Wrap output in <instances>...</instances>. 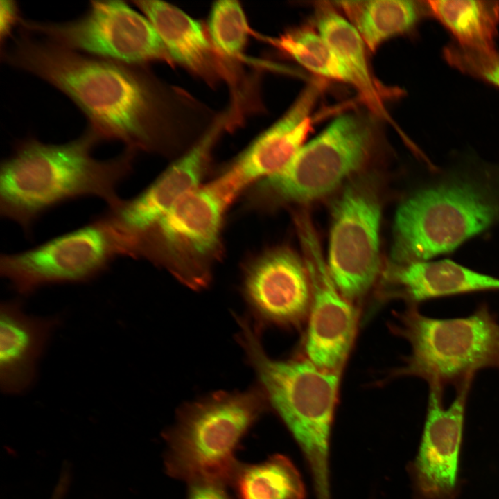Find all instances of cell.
<instances>
[{
  "label": "cell",
  "mask_w": 499,
  "mask_h": 499,
  "mask_svg": "<svg viewBox=\"0 0 499 499\" xmlns=\"http://www.w3.org/2000/svg\"><path fill=\"white\" fill-rule=\"evenodd\" d=\"M1 57L67 96L100 143L119 141L134 153L163 148V95L139 65L83 54L22 31Z\"/></svg>",
  "instance_id": "6da1fadb"
},
{
  "label": "cell",
  "mask_w": 499,
  "mask_h": 499,
  "mask_svg": "<svg viewBox=\"0 0 499 499\" xmlns=\"http://www.w3.org/2000/svg\"><path fill=\"white\" fill-rule=\"evenodd\" d=\"M499 225V162L456 155L429 168L427 179L399 204L394 264L450 254Z\"/></svg>",
  "instance_id": "7a4b0ae2"
},
{
  "label": "cell",
  "mask_w": 499,
  "mask_h": 499,
  "mask_svg": "<svg viewBox=\"0 0 499 499\" xmlns=\"http://www.w3.org/2000/svg\"><path fill=\"white\" fill-rule=\"evenodd\" d=\"M88 129L64 143L33 137L19 141L0 166V215L29 235L46 212L69 201L96 197L107 207L121 200L117 189L132 173L134 152L108 159L93 156L99 143Z\"/></svg>",
  "instance_id": "3957f363"
},
{
  "label": "cell",
  "mask_w": 499,
  "mask_h": 499,
  "mask_svg": "<svg viewBox=\"0 0 499 499\" xmlns=\"http://www.w3.org/2000/svg\"><path fill=\"white\" fill-rule=\"evenodd\" d=\"M238 341L259 380L268 407L301 450L311 474L315 499H331L329 445L340 374L315 366L306 357L270 358L260 329L238 319Z\"/></svg>",
  "instance_id": "277c9868"
},
{
  "label": "cell",
  "mask_w": 499,
  "mask_h": 499,
  "mask_svg": "<svg viewBox=\"0 0 499 499\" xmlns=\"http://www.w3.org/2000/svg\"><path fill=\"white\" fill-rule=\"evenodd\" d=\"M268 408L259 387L217 392L184 405L164 433L167 473L188 484L230 485L240 464L236 457L238 446Z\"/></svg>",
  "instance_id": "5b68a950"
},
{
  "label": "cell",
  "mask_w": 499,
  "mask_h": 499,
  "mask_svg": "<svg viewBox=\"0 0 499 499\" xmlns=\"http://www.w3.org/2000/svg\"><path fill=\"white\" fill-rule=\"evenodd\" d=\"M394 316L390 329L408 342L410 353L393 376L418 377L429 388L457 390L471 385L481 369L499 368V322L486 304L462 317H430L417 306Z\"/></svg>",
  "instance_id": "8992f818"
},
{
  "label": "cell",
  "mask_w": 499,
  "mask_h": 499,
  "mask_svg": "<svg viewBox=\"0 0 499 499\" xmlns=\"http://www.w3.org/2000/svg\"><path fill=\"white\" fill-rule=\"evenodd\" d=\"M228 202L211 184L182 198L133 243L130 256L162 265L193 289L209 283Z\"/></svg>",
  "instance_id": "52a82bcc"
},
{
  "label": "cell",
  "mask_w": 499,
  "mask_h": 499,
  "mask_svg": "<svg viewBox=\"0 0 499 499\" xmlns=\"http://www.w3.org/2000/svg\"><path fill=\"white\" fill-rule=\"evenodd\" d=\"M374 141L373 128L365 119L355 114L339 116L304 145L284 169L259 181L252 200L266 206L322 197L364 164Z\"/></svg>",
  "instance_id": "ba28073f"
},
{
  "label": "cell",
  "mask_w": 499,
  "mask_h": 499,
  "mask_svg": "<svg viewBox=\"0 0 499 499\" xmlns=\"http://www.w3.org/2000/svg\"><path fill=\"white\" fill-rule=\"evenodd\" d=\"M21 30L81 53L131 64L170 60L150 21L123 1H91L65 22L22 19Z\"/></svg>",
  "instance_id": "9c48e42d"
},
{
  "label": "cell",
  "mask_w": 499,
  "mask_h": 499,
  "mask_svg": "<svg viewBox=\"0 0 499 499\" xmlns=\"http://www.w3.org/2000/svg\"><path fill=\"white\" fill-rule=\"evenodd\" d=\"M123 256L120 243L99 215L89 223L26 250L2 254L0 273L26 295L53 283L88 281Z\"/></svg>",
  "instance_id": "30bf717a"
},
{
  "label": "cell",
  "mask_w": 499,
  "mask_h": 499,
  "mask_svg": "<svg viewBox=\"0 0 499 499\" xmlns=\"http://www.w3.org/2000/svg\"><path fill=\"white\" fill-rule=\"evenodd\" d=\"M380 223L379 201L366 184L349 185L334 205L327 266L338 290L353 304L378 274Z\"/></svg>",
  "instance_id": "8fae6325"
},
{
  "label": "cell",
  "mask_w": 499,
  "mask_h": 499,
  "mask_svg": "<svg viewBox=\"0 0 499 499\" xmlns=\"http://www.w3.org/2000/svg\"><path fill=\"white\" fill-rule=\"evenodd\" d=\"M299 234L312 290L306 358L322 369L340 374L355 339L358 310L335 286L316 236L304 220L299 222Z\"/></svg>",
  "instance_id": "7c38bea8"
},
{
  "label": "cell",
  "mask_w": 499,
  "mask_h": 499,
  "mask_svg": "<svg viewBox=\"0 0 499 499\" xmlns=\"http://www.w3.org/2000/svg\"><path fill=\"white\" fill-rule=\"evenodd\" d=\"M222 128V122L216 123L144 190L132 198L121 199L102 213L119 236L127 256L137 238L182 198L199 188Z\"/></svg>",
  "instance_id": "4fadbf2b"
},
{
  "label": "cell",
  "mask_w": 499,
  "mask_h": 499,
  "mask_svg": "<svg viewBox=\"0 0 499 499\" xmlns=\"http://www.w3.org/2000/svg\"><path fill=\"white\" fill-rule=\"evenodd\" d=\"M471 385L456 390L448 407L444 390L430 387L423 435L408 466L416 499H452L456 492L465 409Z\"/></svg>",
  "instance_id": "5bb4252c"
},
{
  "label": "cell",
  "mask_w": 499,
  "mask_h": 499,
  "mask_svg": "<svg viewBox=\"0 0 499 499\" xmlns=\"http://www.w3.org/2000/svg\"><path fill=\"white\" fill-rule=\"evenodd\" d=\"M243 294L257 323L288 327L308 317L312 299L305 264L286 249L269 251L250 265Z\"/></svg>",
  "instance_id": "9a60e30c"
},
{
  "label": "cell",
  "mask_w": 499,
  "mask_h": 499,
  "mask_svg": "<svg viewBox=\"0 0 499 499\" xmlns=\"http://www.w3.org/2000/svg\"><path fill=\"white\" fill-rule=\"evenodd\" d=\"M318 91L316 85L307 87L288 111L212 182L229 202L247 186L279 173L292 161L311 129L310 112Z\"/></svg>",
  "instance_id": "2e32d148"
},
{
  "label": "cell",
  "mask_w": 499,
  "mask_h": 499,
  "mask_svg": "<svg viewBox=\"0 0 499 499\" xmlns=\"http://www.w3.org/2000/svg\"><path fill=\"white\" fill-rule=\"evenodd\" d=\"M485 291H499L498 277L443 259L394 264L385 276L380 295L417 306L437 298Z\"/></svg>",
  "instance_id": "e0dca14e"
},
{
  "label": "cell",
  "mask_w": 499,
  "mask_h": 499,
  "mask_svg": "<svg viewBox=\"0 0 499 499\" xmlns=\"http://www.w3.org/2000/svg\"><path fill=\"white\" fill-rule=\"evenodd\" d=\"M53 324L25 315L17 302L1 305L0 383L5 392H20L31 383Z\"/></svg>",
  "instance_id": "ac0fdd59"
},
{
  "label": "cell",
  "mask_w": 499,
  "mask_h": 499,
  "mask_svg": "<svg viewBox=\"0 0 499 499\" xmlns=\"http://www.w3.org/2000/svg\"><path fill=\"white\" fill-rule=\"evenodd\" d=\"M150 21L170 59L198 74L213 69L214 48L201 24L162 1H132Z\"/></svg>",
  "instance_id": "d6986e66"
},
{
  "label": "cell",
  "mask_w": 499,
  "mask_h": 499,
  "mask_svg": "<svg viewBox=\"0 0 499 499\" xmlns=\"http://www.w3.org/2000/svg\"><path fill=\"white\" fill-rule=\"evenodd\" d=\"M429 14L435 17L464 49L491 52L499 27V1H426Z\"/></svg>",
  "instance_id": "ffe728a7"
},
{
  "label": "cell",
  "mask_w": 499,
  "mask_h": 499,
  "mask_svg": "<svg viewBox=\"0 0 499 499\" xmlns=\"http://www.w3.org/2000/svg\"><path fill=\"white\" fill-rule=\"evenodd\" d=\"M366 46L375 51L384 42L412 29L429 12L426 2L369 0L339 2Z\"/></svg>",
  "instance_id": "44dd1931"
},
{
  "label": "cell",
  "mask_w": 499,
  "mask_h": 499,
  "mask_svg": "<svg viewBox=\"0 0 499 499\" xmlns=\"http://www.w3.org/2000/svg\"><path fill=\"white\" fill-rule=\"evenodd\" d=\"M317 26L319 34L352 74L356 89L367 106L383 116L385 111L369 69L367 46L358 30L349 21L327 6L320 8Z\"/></svg>",
  "instance_id": "7402d4cb"
},
{
  "label": "cell",
  "mask_w": 499,
  "mask_h": 499,
  "mask_svg": "<svg viewBox=\"0 0 499 499\" xmlns=\"http://www.w3.org/2000/svg\"><path fill=\"white\" fill-rule=\"evenodd\" d=\"M230 485L237 499H306L301 476L287 456L275 454L256 464H240Z\"/></svg>",
  "instance_id": "603a6c76"
},
{
  "label": "cell",
  "mask_w": 499,
  "mask_h": 499,
  "mask_svg": "<svg viewBox=\"0 0 499 499\" xmlns=\"http://www.w3.org/2000/svg\"><path fill=\"white\" fill-rule=\"evenodd\" d=\"M274 44L310 71L356 88L352 74L318 32L295 30L282 35Z\"/></svg>",
  "instance_id": "cb8c5ba5"
},
{
  "label": "cell",
  "mask_w": 499,
  "mask_h": 499,
  "mask_svg": "<svg viewBox=\"0 0 499 499\" xmlns=\"http://www.w3.org/2000/svg\"><path fill=\"white\" fill-rule=\"evenodd\" d=\"M208 30L215 50L231 58L240 55L250 33L243 10L240 3L234 0L214 3L209 17Z\"/></svg>",
  "instance_id": "d4e9b609"
},
{
  "label": "cell",
  "mask_w": 499,
  "mask_h": 499,
  "mask_svg": "<svg viewBox=\"0 0 499 499\" xmlns=\"http://www.w3.org/2000/svg\"><path fill=\"white\" fill-rule=\"evenodd\" d=\"M446 60L466 74L499 88V52H478L450 44L444 50Z\"/></svg>",
  "instance_id": "484cf974"
},
{
  "label": "cell",
  "mask_w": 499,
  "mask_h": 499,
  "mask_svg": "<svg viewBox=\"0 0 499 499\" xmlns=\"http://www.w3.org/2000/svg\"><path fill=\"white\" fill-rule=\"evenodd\" d=\"M22 19L17 3L12 0H1L0 6V39L1 49L6 44L13 29L21 24Z\"/></svg>",
  "instance_id": "4316f807"
},
{
  "label": "cell",
  "mask_w": 499,
  "mask_h": 499,
  "mask_svg": "<svg viewBox=\"0 0 499 499\" xmlns=\"http://www.w3.org/2000/svg\"><path fill=\"white\" fill-rule=\"evenodd\" d=\"M188 485L186 499H234L222 484L198 482Z\"/></svg>",
  "instance_id": "83f0119b"
},
{
  "label": "cell",
  "mask_w": 499,
  "mask_h": 499,
  "mask_svg": "<svg viewBox=\"0 0 499 499\" xmlns=\"http://www.w3.org/2000/svg\"><path fill=\"white\" fill-rule=\"evenodd\" d=\"M71 478L65 473H62L56 482L49 499H64L71 484Z\"/></svg>",
  "instance_id": "f1b7e54d"
}]
</instances>
